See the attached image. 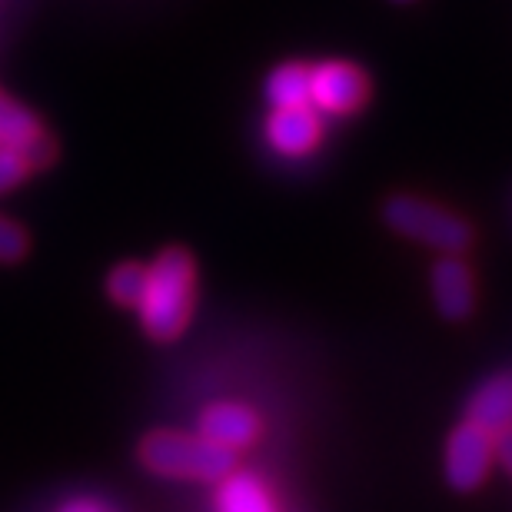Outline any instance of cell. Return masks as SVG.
I'll return each mask as SVG.
<instances>
[{
	"mask_svg": "<svg viewBox=\"0 0 512 512\" xmlns=\"http://www.w3.org/2000/svg\"><path fill=\"white\" fill-rule=\"evenodd\" d=\"M197 300V266L183 247H170L147 266V290L140 300V320L150 340L170 343L187 330Z\"/></svg>",
	"mask_w": 512,
	"mask_h": 512,
	"instance_id": "cell-1",
	"label": "cell"
},
{
	"mask_svg": "<svg viewBox=\"0 0 512 512\" xmlns=\"http://www.w3.org/2000/svg\"><path fill=\"white\" fill-rule=\"evenodd\" d=\"M140 463L157 476L170 479H200V483H223L230 473H237V453L227 446H217L203 436L187 433H150L140 443Z\"/></svg>",
	"mask_w": 512,
	"mask_h": 512,
	"instance_id": "cell-2",
	"label": "cell"
},
{
	"mask_svg": "<svg viewBox=\"0 0 512 512\" xmlns=\"http://www.w3.org/2000/svg\"><path fill=\"white\" fill-rule=\"evenodd\" d=\"M383 220L393 227L396 233H403L409 240H419L426 247H436V250H449V253H459L473 243V230L463 217L449 213L436 203H426V200H416V197H389L386 207H383Z\"/></svg>",
	"mask_w": 512,
	"mask_h": 512,
	"instance_id": "cell-3",
	"label": "cell"
},
{
	"mask_svg": "<svg viewBox=\"0 0 512 512\" xmlns=\"http://www.w3.org/2000/svg\"><path fill=\"white\" fill-rule=\"evenodd\" d=\"M496 436L483 429L473 419H466L463 426L453 429L446 446V479L449 486L459 489V493H469L476 489L483 479L489 476V466H493L496 456Z\"/></svg>",
	"mask_w": 512,
	"mask_h": 512,
	"instance_id": "cell-4",
	"label": "cell"
},
{
	"mask_svg": "<svg viewBox=\"0 0 512 512\" xmlns=\"http://www.w3.org/2000/svg\"><path fill=\"white\" fill-rule=\"evenodd\" d=\"M366 77L353 64H320L310 70V100L326 114H353L366 104Z\"/></svg>",
	"mask_w": 512,
	"mask_h": 512,
	"instance_id": "cell-5",
	"label": "cell"
},
{
	"mask_svg": "<svg viewBox=\"0 0 512 512\" xmlns=\"http://www.w3.org/2000/svg\"><path fill=\"white\" fill-rule=\"evenodd\" d=\"M200 436L237 453L260 436V419L240 403H217L200 416Z\"/></svg>",
	"mask_w": 512,
	"mask_h": 512,
	"instance_id": "cell-6",
	"label": "cell"
},
{
	"mask_svg": "<svg viewBox=\"0 0 512 512\" xmlns=\"http://www.w3.org/2000/svg\"><path fill=\"white\" fill-rule=\"evenodd\" d=\"M433 296L446 320H466L473 313V273L456 256H443L433 266Z\"/></svg>",
	"mask_w": 512,
	"mask_h": 512,
	"instance_id": "cell-7",
	"label": "cell"
},
{
	"mask_svg": "<svg viewBox=\"0 0 512 512\" xmlns=\"http://www.w3.org/2000/svg\"><path fill=\"white\" fill-rule=\"evenodd\" d=\"M270 143L286 157H303L320 143V120L310 107H280L270 117Z\"/></svg>",
	"mask_w": 512,
	"mask_h": 512,
	"instance_id": "cell-8",
	"label": "cell"
},
{
	"mask_svg": "<svg viewBox=\"0 0 512 512\" xmlns=\"http://www.w3.org/2000/svg\"><path fill=\"white\" fill-rule=\"evenodd\" d=\"M469 419L489 433H503L512 426V370L496 373L469 396Z\"/></svg>",
	"mask_w": 512,
	"mask_h": 512,
	"instance_id": "cell-9",
	"label": "cell"
},
{
	"mask_svg": "<svg viewBox=\"0 0 512 512\" xmlns=\"http://www.w3.org/2000/svg\"><path fill=\"white\" fill-rule=\"evenodd\" d=\"M266 97H270V104L276 110L306 107L310 104V67H300V64L276 67L270 80H266Z\"/></svg>",
	"mask_w": 512,
	"mask_h": 512,
	"instance_id": "cell-10",
	"label": "cell"
},
{
	"mask_svg": "<svg viewBox=\"0 0 512 512\" xmlns=\"http://www.w3.org/2000/svg\"><path fill=\"white\" fill-rule=\"evenodd\" d=\"M44 124L30 114L27 107H20L17 100H10L4 90H0V143H7V147H27V143H34L37 137H44Z\"/></svg>",
	"mask_w": 512,
	"mask_h": 512,
	"instance_id": "cell-11",
	"label": "cell"
},
{
	"mask_svg": "<svg viewBox=\"0 0 512 512\" xmlns=\"http://www.w3.org/2000/svg\"><path fill=\"white\" fill-rule=\"evenodd\" d=\"M220 512H273V506L253 476L230 473L220 489Z\"/></svg>",
	"mask_w": 512,
	"mask_h": 512,
	"instance_id": "cell-12",
	"label": "cell"
},
{
	"mask_svg": "<svg viewBox=\"0 0 512 512\" xmlns=\"http://www.w3.org/2000/svg\"><path fill=\"white\" fill-rule=\"evenodd\" d=\"M143 290H147V266L140 263H120L110 270L107 293L114 296L120 306H140Z\"/></svg>",
	"mask_w": 512,
	"mask_h": 512,
	"instance_id": "cell-13",
	"label": "cell"
},
{
	"mask_svg": "<svg viewBox=\"0 0 512 512\" xmlns=\"http://www.w3.org/2000/svg\"><path fill=\"white\" fill-rule=\"evenodd\" d=\"M30 250V237L24 227H17L14 220L0 217V263H17L24 260Z\"/></svg>",
	"mask_w": 512,
	"mask_h": 512,
	"instance_id": "cell-14",
	"label": "cell"
},
{
	"mask_svg": "<svg viewBox=\"0 0 512 512\" xmlns=\"http://www.w3.org/2000/svg\"><path fill=\"white\" fill-rule=\"evenodd\" d=\"M34 167L27 163V157L20 153L17 147H7V143H0V190H10L17 187L20 180H27Z\"/></svg>",
	"mask_w": 512,
	"mask_h": 512,
	"instance_id": "cell-15",
	"label": "cell"
},
{
	"mask_svg": "<svg viewBox=\"0 0 512 512\" xmlns=\"http://www.w3.org/2000/svg\"><path fill=\"white\" fill-rule=\"evenodd\" d=\"M496 456L503 459V466L512 473V426L509 429H503V433H496Z\"/></svg>",
	"mask_w": 512,
	"mask_h": 512,
	"instance_id": "cell-16",
	"label": "cell"
},
{
	"mask_svg": "<svg viewBox=\"0 0 512 512\" xmlns=\"http://www.w3.org/2000/svg\"><path fill=\"white\" fill-rule=\"evenodd\" d=\"M64 512H100V506L97 503H87V499H84V503H70Z\"/></svg>",
	"mask_w": 512,
	"mask_h": 512,
	"instance_id": "cell-17",
	"label": "cell"
}]
</instances>
